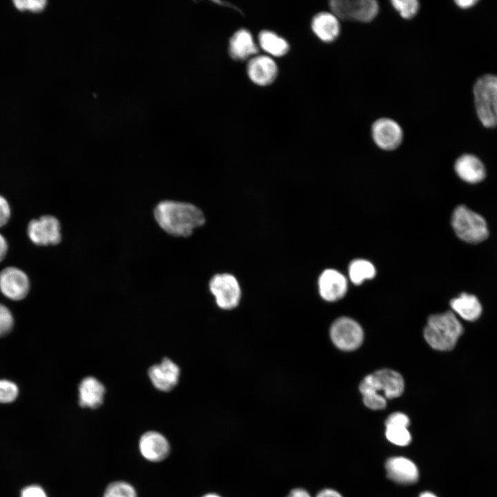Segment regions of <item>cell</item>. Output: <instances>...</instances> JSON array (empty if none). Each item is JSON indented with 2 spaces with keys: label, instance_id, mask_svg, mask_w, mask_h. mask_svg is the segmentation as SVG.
Returning <instances> with one entry per match:
<instances>
[{
  "label": "cell",
  "instance_id": "6da1fadb",
  "mask_svg": "<svg viewBox=\"0 0 497 497\" xmlns=\"http://www.w3.org/2000/svg\"><path fill=\"white\" fill-rule=\"evenodd\" d=\"M153 215L159 227L168 234L186 237L205 223L203 212L184 202L163 200L155 207Z\"/></svg>",
  "mask_w": 497,
  "mask_h": 497
},
{
  "label": "cell",
  "instance_id": "ba28073f",
  "mask_svg": "<svg viewBox=\"0 0 497 497\" xmlns=\"http://www.w3.org/2000/svg\"><path fill=\"white\" fill-rule=\"evenodd\" d=\"M331 338L333 344L343 351H353L362 343L364 333L354 320L342 317L335 320L331 327Z\"/></svg>",
  "mask_w": 497,
  "mask_h": 497
},
{
  "label": "cell",
  "instance_id": "ac0fdd59",
  "mask_svg": "<svg viewBox=\"0 0 497 497\" xmlns=\"http://www.w3.org/2000/svg\"><path fill=\"white\" fill-rule=\"evenodd\" d=\"M258 49L251 33L246 29L237 30L230 38L228 52L235 61H244L252 58L257 53Z\"/></svg>",
  "mask_w": 497,
  "mask_h": 497
},
{
  "label": "cell",
  "instance_id": "d4e9b609",
  "mask_svg": "<svg viewBox=\"0 0 497 497\" xmlns=\"http://www.w3.org/2000/svg\"><path fill=\"white\" fill-rule=\"evenodd\" d=\"M385 436L391 443L398 446H407L411 440L408 427L400 426H386Z\"/></svg>",
  "mask_w": 497,
  "mask_h": 497
},
{
  "label": "cell",
  "instance_id": "7c38bea8",
  "mask_svg": "<svg viewBox=\"0 0 497 497\" xmlns=\"http://www.w3.org/2000/svg\"><path fill=\"white\" fill-rule=\"evenodd\" d=\"M246 72L251 81L260 86H266L277 78L278 68L275 61L267 55H255L249 59Z\"/></svg>",
  "mask_w": 497,
  "mask_h": 497
},
{
  "label": "cell",
  "instance_id": "d6986e66",
  "mask_svg": "<svg viewBox=\"0 0 497 497\" xmlns=\"http://www.w3.org/2000/svg\"><path fill=\"white\" fill-rule=\"evenodd\" d=\"M457 175L463 181L475 184L481 182L486 175L482 162L476 156L465 154L459 157L454 164Z\"/></svg>",
  "mask_w": 497,
  "mask_h": 497
},
{
  "label": "cell",
  "instance_id": "e575fe53",
  "mask_svg": "<svg viewBox=\"0 0 497 497\" xmlns=\"http://www.w3.org/2000/svg\"><path fill=\"white\" fill-rule=\"evenodd\" d=\"M286 497H311L309 493L302 488H294Z\"/></svg>",
  "mask_w": 497,
  "mask_h": 497
},
{
  "label": "cell",
  "instance_id": "d590c367",
  "mask_svg": "<svg viewBox=\"0 0 497 497\" xmlns=\"http://www.w3.org/2000/svg\"><path fill=\"white\" fill-rule=\"evenodd\" d=\"M316 497H342L340 493L332 489H324L321 490Z\"/></svg>",
  "mask_w": 497,
  "mask_h": 497
},
{
  "label": "cell",
  "instance_id": "603a6c76",
  "mask_svg": "<svg viewBox=\"0 0 497 497\" xmlns=\"http://www.w3.org/2000/svg\"><path fill=\"white\" fill-rule=\"evenodd\" d=\"M376 269L374 265L364 259H355L349 266V276L352 283L361 284L364 280L375 277Z\"/></svg>",
  "mask_w": 497,
  "mask_h": 497
},
{
  "label": "cell",
  "instance_id": "277c9868",
  "mask_svg": "<svg viewBox=\"0 0 497 497\" xmlns=\"http://www.w3.org/2000/svg\"><path fill=\"white\" fill-rule=\"evenodd\" d=\"M451 224L457 236L469 243L482 242L489 234L485 220L464 205L458 206L454 209Z\"/></svg>",
  "mask_w": 497,
  "mask_h": 497
},
{
  "label": "cell",
  "instance_id": "9c48e42d",
  "mask_svg": "<svg viewBox=\"0 0 497 497\" xmlns=\"http://www.w3.org/2000/svg\"><path fill=\"white\" fill-rule=\"evenodd\" d=\"M363 380L385 398H398L404 391L403 378L398 372L391 369H380L367 376Z\"/></svg>",
  "mask_w": 497,
  "mask_h": 497
},
{
  "label": "cell",
  "instance_id": "1f68e13d",
  "mask_svg": "<svg viewBox=\"0 0 497 497\" xmlns=\"http://www.w3.org/2000/svg\"><path fill=\"white\" fill-rule=\"evenodd\" d=\"M11 217V208L7 199L0 195V228L8 224Z\"/></svg>",
  "mask_w": 497,
  "mask_h": 497
},
{
  "label": "cell",
  "instance_id": "484cf974",
  "mask_svg": "<svg viewBox=\"0 0 497 497\" xmlns=\"http://www.w3.org/2000/svg\"><path fill=\"white\" fill-rule=\"evenodd\" d=\"M104 497H137V493L128 483L115 481L106 487Z\"/></svg>",
  "mask_w": 497,
  "mask_h": 497
},
{
  "label": "cell",
  "instance_id": "30bf717a",
  "mask_svg": "<svg viewBox=\"0 0 497 497\" xmlns=\"http://www.w3.org/2000/svg\"><path fill=\"white\" fill-rule=\"evenodd\" d=\"M30 289L27 274L16 266H7L0 271V291L8 298L21 300Z\"/></svg>",
  "mask_w": 497,
  "mask_h": 497
},
{
  "label": "cell",
  "instance_id": "ffe728a7",
  "mask_svg": "<svg viewBox=\"0 0 497 497\" xmlns=\"http://www.w3.org/2000/svg\"><path fill=\"white\" fill-rule=\"evenodd\" d=\"M104 386L93 377L84 378L79 385V404L82 407L95 409L104 400Z\"/></svg>",
  "mask_w": 497,
  "mask_h": 497
},
{
  "label": "cell",
  "instance_id": "52a82bcc",
  "mask_svg": "<svg viewBox=\"0 0 497 497\" xmlns=\"http://www.w3.org/2000/svg\"><path fill=\"white\" fill-rule=\"evenodd\" d=\"M209 289L220 308L232 309L239 304L241 289L233 275L226 273L215 275L209 282Z\"/></svg>",
  "mask_w": 497,
  "mask_h": 497
},
{
  "label": "cell",
  "instance_id": "44dd1931",
  "mask_svg": "<svg viewBox=\"0 0 497 497\" xmlns=\"http://www.w3.org/2000/svg\"><path fill=\"white\" fill-rule=\"evenodd\" d=\"M450 305L461 318L468 321L478 319L482 311L481 304L477 298L465 293L452 299Z\"/></svg>",
  "mask_w": 497,
  "mask_h": 497
},
{
  "label": "cell",
  "instance_id": "e0dca14e",
  "mask_svg": "<svg viewBox=\"0 0 497 497\" xmlns=\"http://www.w3.org/2000/svg\"><path fill=\"white\" fill-rule=\"evenodd\" d=\"M311 27L314 35L322 42L334 41L340 32V19L331 12H320L312 19Z\"/></svg>",
  "mask_w": 497,
  "mask_h": 497
},
{
  "label": "cell",
  "instance_id": "74e56055",
  "mask_svg": "<svg viewBox=\"0 0 497 497\" xmlns=\"http://www.w3.org/2000/svg\"><path fill=\"white\" fill-rule=\"evenodd\" d=\"M419 497H437L435 494L429 491H425L420 494Z\"/></svg>",
  "mask_w": 497,
  "mask_h": 497
},
{
  "label": "cell",
  "instance_id": "f1b7e54d",
  "mask_svg": "<svg viewBox=\"0 0 497 497\" xmlns=\"http://www.w3.org/2000/svg\"><path fill=\"white\" fill-rule=\"evenodd\" d=\"M14 319L10 311L0 303V337L6 335L13 327Z\"/></svg>",
  "mask_w": 497,
  "mask_h": 497
},
{
  "label": "cell",
  "instance_id": "3957f363",
  "mask_svg": "<svg viewBox=\"0 0 497 497\" xmlns=\"http://www.w3.org/2000/svg\"><path fill=\"white\" fill-rule=\"evenodd\" d=\"M474 95L476 113L483 125L497 126V76L487 74L475 83Z\"/></svg>",
  "mask_w": 497,
  "mask_h": 497
},
{
  "label": "cell",
  "instance_id": "d6a6232c",
  "mask_svg": "<svg viewBox=\"0 0 497 497\" xmlns=\"http://www.w3.org/2000/svg\"><path fill=\"white\" fill-rule=\"evenodd\" d=\"M21 497H47V496L41 487L30 485L21 491Z\"/></svg>",
  "mask_w": 497,
  "mask_h": 497
},
{
  "label": "cell",
  "instance_id": "2e32d148",
  "mask_svg": "<svg viewBox=\"0 0 497 497\" xmlns=\"http://www.w3.org/2000/svg\"><path fill=\"white\" fill-rule=\"evenodd\" d=\"M142 455L151 462H159L166 458L170 451L167 439L157 431H147L139 440Z\"/></svg>",
  "mask_w": 497,
  "mask_h": 497
},
{
  "label": "cell",
  "instance_id": "4fadbf2b",
  "mask_svg": "<svg viewBox=\"0 0 497 497\" xmlns=\"http://www.w3.org/2000/svg\"><path fill=\"white\" fill-rule=\"evenodd\" d=\"M318 291L326 301L335 302L344 297L347 291V278L335 269L324 270L319 276Z\"/></svg>",
  "mask_w": 497,
  "mask_h": 497
},
{
  "label": "cell",
  "instance_id": "5b68a950",
  "mask_svg": "<svg viewBox=\"0 0 497 497\" xmlns=\"http://www.w3.org/2000/svg\"><path fill=\"white\" fill-rule=\"evenodd\" d=\"M329 7L339 19L362 23L371 21L379 12V5L375 0H332Z\"/></svg>",
  "mask_w": 497,
  "mask_h": 497
},
{
  "label": "cell",
  "instance_id": "f35d334b",
  "mask_svg": "<svg viewBox=\"0 0 497 497\" xmlns=\"http://www.w3.org/2000/svg\"><path fill=\"white\" fill-rule=\"evenodd\" d=\"M202 497H222V496L215 493H208V494H204Z\"/></svg>",
  "mask_w": 497,
  "mask_h": 497
},
{
  "label": "cell",
  "instance_id": "836d02e7",
  "mask_svg": "<svg viewBox=\"0 0 497 497\" xmlns=\"http://www.w3.org/2000/svg\"><path fill=\"white\" fill-rule=\"evenodd\" d=\"M8 251V244L6 238L0 233V262L6 257Z\"/></svg>",
  "mask_w": 497,
  "mask_h": 497
},
{
  "label": "cell",
  "instance_id": "83f0119b",
  "mask_svg": "<svg viewBox=\"0 0 497 497\" xmlns=\"http://www.w3.org/2000/svg\"><path fill=\"white\" fill-rule=\"evenodd\" d=\"M17 385L7 380H0V403H10L18 396Z\"/></svg>",
  "mask_w": 497,
  "mask_h": 497
},
{
  "label": "cell",
  "instance_id": "7402d4cb",
  "mask_svg": "<svg viewBox=\"0 0 497 497\" xmlns=\"http://www.w3.org/2000/svg\"><path fill=\"white\" fill-rule=\"evenodd\" d=\"M258 41L261 48L274 57L284 56L289 50L288 41L271 30L261 31L258 35Z\"/></svg>",
  "mask_w": 497,
  "mask_h": 497
},
{
  "label": "cell",
  "instance_id": "7a4b0ae2",
  "mask_svg": "<svg viewBox=\"0 0 497 497\" xmlns=\"http://www.w3.org/2000/svg\"><path fill=\"white\" fill-rule=\"evenodd\" d=\"M463 328L451 311L431 315L424 329V337L433 349L449 351L454 348Z\"/></svg>",
  "mask_w": 497,
  "mask_h": 497
},
{
  "label": "cell",
  "instance_id": "9a60e30c",
  "mask_svg": "<svg viewBox=\"0 0 497 497\" xmlns=\"http://www.w3.org/2000/svg\"><path fill=\"white\" fill-rule=\"evenodd\" d=\"M385 469L388 477L397 483L413 484L419 478V471L416 464L402 456L389 458L385 463Z\"/></svg>",
  "mask_w": 497,
  "mask_h": 497
},
{
  "label": "cell",
  "instance_id": "4316f807",
  "mask_svg": "<svg viewBox=\"0 0 497 497\" xmlns=\"http://www.w3.org/2000/svg\"><path fill=\"white\" fill-rule=\"evenodd\" d=\"M391 3L399 14L406 19L415 17L420 8L419 2L416 0H393Z\"/></svg>",
  "mask_w": 497,
  "mask_h": 497
},
{
  "label": "cell",
  "instance_id": "cb8c5ba5",
  "mask_svg": "<svg viewBox=\"0 0 497 497\" xmlns=\"http://www.w3.org/2000/svg\"><path fill=\"white\" fill-rule=\"evenodd\" d=\"M359 389L362 395L363 402L368 408L378 410L382 409L386 407V398L376 393L363 380L360 384Z\"/></svg>",
  "mask_w": 497,
  "mask_h": 497
},
{
  "label": "cell",
  "instance_id": "8fae6325",
  "mask_svg": "<svg viewBox=\"0 0 497 497\" xmlns=\"http://www.w3.org/2000/svg\"><path fill=\"white\" fill-rule=\"evenodd\" d=\"M371 136L375 144L380 148L392 150L401 144L403 131L395 120L383 117L376 120L372 124Z\"/></svg>",
  "mask_w": 497,
  "mask_h": 497
},
{
  "label": "cell",
  "instance_id": "4dcf8cb0",
  "mask_svg": "<svg viewBox=\"0 0 497 497\" xmlns=\"http://www.w3.org/2000/svg\"><path fill=\"white\" fill-rule=\"evenodd\" d=\"M409 425V417L401 412H395L388 416L385 421L386 426H400L408 427Z\"/></svg>",
  "mask_w": 497,
  "mask_h": 497
},
{
  "label": "cell",
  "instance_id": "f546056e",
  "mask_svg": "<svg viewBox=\"0 0 497 497\" xmlns=\"http://www.w3.org/2000/svg\"><path fill=\"white\" fill-rule=\"evenodd\" d=\"M46 1L45 0H15L14 6L20 10H30L32 11L41 10Z\"/></svg>",
  "mask_w": 497,
  "mask_h": 497
},
{
  "label": "cell",
  "instance_id": "5bb4252c",
  "mask_svg": "<svg viewBox=\"0 0 497 497\" xmlns=\"http://www.w3.org/2000/svg\"><path fill=\"white\" fill-rule=\"evenodd\" d=\"M179 372V367L165 358L160 364L149 368L148 376L155 388L162 391H169L177 385Z\"/></svg>",
  "mask_w": 497,
  "mask_h": 497
},
{
  "label": "cell",
  "instance_id": "8d00e7d4",
  "mask_svg": "<svg viewBox=\"0 0 497 497\" xmlns=\"http://www.w3.org/2000/svg\"><path fill=\"white\" fill-rule=\"evenodd\" d=\"M456 3L458 6L462 8H468L472 6H474L477 1L474 0H459L456 1Z\"/></svg>",
  "mask_w": 497,
  "mask_h": 497
},
{
  "label": "cell",
  "instance_id": "8992f818",
  "mask_svg": "<svg viewBox=\"0 0 497 497\" xmlns=\"http://www.w3.org/2000/svg\"><path fill=\"white\" fill-rule=\"evenodd\" d=\"M61 228L60 222L56 217L45 215L28 222L27 235L37 246H55L61 240Z\"/></svg>",
  "mask_w": 497,
  "mask_h": 497
}]
</instances>
